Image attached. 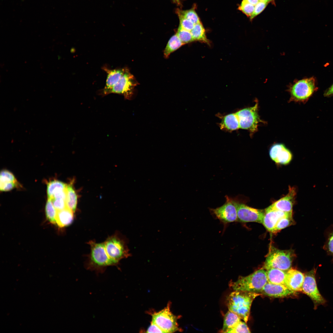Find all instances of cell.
Wrapping results in <instances>:
<instances>
[{
	"label": "cell",
	"mask_w": 333,
	"mask_h": 333,
	"mask_svg": "<svg viewBox=\"0 0 333 333\" xmlns=\"http://www.w3.org/2000/svg\"><path fill=\"white\" fill-rule=\"evenodd\" d=\"M259 293L234 290L228 297L227 304L229 310L237 315L247 323L252 302Z\"/></svg>",
	"instance_id": "cell-1"
},
{
	"label": "cell",
	"mask_w": 333,
	"mask_h": 333,
	"mask_svg": "<svg viewBox=\"0 0 333 333\" xmlns=\"http://www.w3.org/2000/svg\"><path fill=\"white\" fill-rule=\"evenodd\" d=\"M88 244L90 245V252L85 264L87 269L102 273L107 267L115 265L109 256L104 243H97L91 240Z\"/></svg>",
	"instance_id": "cell-2"
},
{
	"label": "cell",
	"mask_w": 333,
	"mask_h": 333,
	"mask_svg": "<svg viewBox=\"0 0 333 333\" xmlns=\"http://www.w3.org/2000/svg\"><path fill=\"white\" fill-rule=\"evenodd\" d=\"M267 282L266 270L263 268L248 276L239 277L236 281L231 283L230 286L234 290L259 294Z\"/></svg>",
	"instance_id": "cell-3"
},
{
	"label": "cell",
	"mask_w": 333,
	"mask_h": 333,
	"mask_svg": "<svg viewBox=\"0 0 333 333\" xmlns=\"http://www.w3.org/2000/svg\"><path fill=\"white\" fill-rule=\"evenodd\" d=\"M294 255L291 249L281 250L271 246L263 268L277 269L286 272L291 268Z\"/></svg>",
	"instance_id": "cell-4"
},
{
	"label": "cell",
	"mask_w": 333,
	"mask_h": 333,
	"mask_svg": "<svg viewBox=\"0 0 333 333\" xmlns=\"http://www.w3.org/2000/svg\"><path fill=\"white\" fill-rule=\"evenodd\" d=\"M104 243L109 256L115 266L121 259L131 256L126 239L119 233L109 237Z\"/></svg>",
	"instance_id": "cell-5"
},
{
	"label": "cell",
	"mask_w": 333,
	"mask_h": 333,
	"mask_svg": "<svg viewBox=\"0 0 333 333\" xmlns=\"http://www.w3.org/2000/svg\"><path fill=\"white\" fill-rule=\"evenodd\" d=\"M317 89L313 77L296 81L291 84L289 89L290 95V101H305Z\"/></svg>",
	"instance_id": "cell-6"
},
{
	"label": "cell",
	"mask_w": 333,
	"mask_h": 333,
	"mask_svg": "<svg viewBox=\"0 0 333 333\" xmlns=\"http://www.w3.org/2000/svg\"><path fill=\"white\" fill-rule=\"evenodd\" d=\"M170 306V303H168L163 309L151 314V322L158 326L164 333H173L181 331L177 322L179 318L172 313Z\"/></svg>",
	"instance_id": "cell-7"
},
{
	"label": "cell",
	"mask_w": 333,
	"mask_h": 333,
	"mask_svg": "<svg viewBox=\"0 0 333 333\" xmlns=\"http://www.w3.org/2000/svg\"><path fill=\"white\" fill-rule=\"evenodd\" d=\"M316 269L314 268L305 274L302 290L304 293L309 296L313 301L314 309H316L320 305L325 304L326 301L319 292L316 279Z\"/></svg>",
	"instance_id": "cell-8"
},
{
	"label": "cell",
	"mask_w": 333,
	"mask_h": 333,
	"mask_svg": "<svg viewBox=\"0 0 333 333\" xmlns=\"http://www.w3.org/2000/svg\"><path fill=\"white\" fill-rule=\"evenodd\" d=\"M258 104L256 102L254 106L236 113L239 120L240 128L247 130L252 133L257 131L259 123L263 122L258 114Z\"/></svg>",
	"instance_id": "cell-9"
},
{
	"label": "cell",
	"mask_w": 333,
	"mask_h": 333,
	"mask_svg": "<svg viewBox=\"0 0 333 333\" xmlns=\"http://www.w3.org/2000/svg\"><path fill=\"white\" fill-rule=\"evenodd\" d=\"M225 203L220 207L210 208L212 214L224 225L237 221L236 200L226 196Z\"/></svg>",
	"instance_id": "cell-10"
},
{
	"label": "cell",
	"mask_w": 333,
	"mask_h": 333,
	"mask_svg": "<svg viewBox=\"0 0 333 333\" xmlns=\"http://www.w3.org/2000/svg\"><path fill=\"white\" fill-rule=\"evenodd\" d=\"M137 84L133 76L126 68L125 72L118 81L110 90L108 94L115 93L123 95L126 99L133 97L134 90Z\"/></svg>",
	"instance_id": "cell-11"
},
{
	"label": "cell",
	"mask_w": 333,
	"mask_h": 333,
	"mask_svg": "<svg viewBox=\"0 0 333 333\" xmlns=\"http://www.w3.org/2000/svg\"><path fill=\"white\" fill-rule=\"evenodd\" d=\"M236 200L237 221L241 223L256 222L262 224L265 210L255 209Z\"/></svg>",
	"instance_id": "cell-12"
},
{
	"label": "cell",
	"mask_w": 333,
	"mask_h": 333,
	"mask_svg": "<svg viewBox=\"0 0 333 333\" xmlns=\"http://www.w3.org/2000/svg\"><path fill=\"white\" fill-rule=\"evenodd\" d=\"M296 193V188L289 186L288 194L268 208L271 209L285 212L292 213L293 207L295 202Z\"/></svg>",
	"instance_id": "cell-13"
},
{
	"label": "cell",
	"mask_w": 333,
	"mask_h": 333,
	"mask_svg": "<svg viewBox=\"0 0 333 333\" xmlns=\"http://www.w3.org/2000/svg\"><path fill=\"white\" fill-rule=\"evenodd\" d=\"M269 155L271 159L276 163L286 165L290 162L292 155L283 144L276 143L272 145L270 149Z\"/></svg>",
	"instance_id": "cell-14"
},
{
	"label": "cell",
	"mask_w": 333,
	"mask_h": 333,
	"mask_svg": "<svg viewBox=\"0 0 333 333\" xmlns=\"http://www.w3.org/2000/svg\"><path fill=\"white\" fill-rule=\"evenodd\" d=\"M304 274L297 269L290 268L286 271L284 286L295 292L302 291Z\"/></svg>",
	"instance_id": "cell-15"
},
{
	"label": "cell",
	"mask_w": 333,
	"mask_h": 333,
	"mask_svg": "<svg viewBox=\"0 0 333 333\" xmlns=\"http://www.w3.org/2000/svg\"><path fill=\"white\" fill-rule=\"evenodd\" d=\"M283 285L276 284L267 282L260 293L274 298H283L295 293Z\"/></svg>",
	"instance_id": "cell-16"
},
{
	"label": "cell",
	"mask_w": 333,
	"mask_h": 333,
	"mask_svg": "<svg viewBox=\"0 0 333 333\" xmlns=\"http://www.w3.org/2000/svg\"><path fill=\"white\" fill-rule=\"evenodd\" d=\"M126 68L110 69L104 67L103 69L107 73L105 85L104 88L100 91L102 96L108 95L110 90L118 81L124 74Z\"/></svg>",
	"instance_id": "cell-17"
},
{
	"label": "cell",
	"mask_w": 333,
	"mask_h": 333,
	"mask_svg": "<svg viewBox=\"0 0 333 333\" xmlns=\"http://www.w3.org/2000/svg\"><path fill=\"white\" fill-rule=\"evenodd\" d=\"M292 214V213L285 212L273 210L268 207L265 210V215L262 224L269 231L272 232L278 221L282 218Z\"/></svg>",
	"instance_id": "cell-18"
},
{
	"label": "cell",
	"mask_w": 333,
	"mask_h": 333,
	"mask_svg": "<svg viewBox=\"0 0 333 333\" xmlns=\"http://www.w3.org/2000/svg\"><path fill=\"white\" fill-rule=\"evenodd\" d=\"M74 212L68 208L57 211L56 223L60 227H64L71 224L74 219Z\"/></svg>",
	"instance_id": "cell-19"
},
{
	"label": "cell",
	"mask_w": 333,
	"mask_h": 333,
	"mask_svg": "<svg viewBox=\"0 0 333 333\" xmlns=\"http://www.w3.org/2000/svg\"><path fill=\"white\" fill-rule=\"evenodd\" d=\"M286 271L275 268L266 270L268 282L284 285Z\"/></svg>",
	"instance_id": "cell-20"
},
{
	"label": "cell",
	"mask_w": 333,
	"mask_h": 333,
	"mask_svg": "<svg viewBox=\"0 0 333 333\" xmlns=\"http://www.w3.org/2000/svg\"><path fill=\"white\" fill-rule=\"evenodd\" d=\"M241 321V319L236 314L228 310L224 315L223 327L221 330L223 333H228Z\"/></svg>",
	"instance_id": "cell-21"
},
{
	"label": "cell",
	"mask_w": 333,
	"mask_h": 333,
	"mask_svg": "<svg viewBox=\"0 0 333 333\" xmlns=\"http://www.w3.org/2000/svg\"><path fill=\"white\" fill-rule=\"evenodd\" d=\"M220 126L222 129L229 130H234L240 128L239 120L236 113L225 116L220 123Z\"/></svg>",
	"instance_id": "cell-22"
},
{
	"label": "cell",
	"mask_w": 333,
	"mask_h": 333,
	"mask_svg": "<svg viewBox=\"0 0 333 333\" xmlns=\"http://www.w3.org/2000/svg\"><path fill=\"white\" fill-rule=\"evenodd\" d=\"M73 182L67 185L66 189V203L67 207L74 212L76 209L78 197L76 191L73 186Z\"/></svg>",
	"instance_id": "cell-23"
},
{
	"label": "cell",
	"mask_w": 333,
	"mask_h": 333,
	"mask_svg": "<svg viewBox=\"0 0 333 333\" xmlns=\"http://www.w3.org/2000/svg\"><path fill=\"white\" fill-rule=\"evenodd\" d=\"M191 32L194 41H198L209 44L206 35L205 30L200 22L195 24Z\"/></svg>",
	"instance_id": "cell-24"
},
{
	"label": "cell",
	"mask_w": 333,
	"mask_h": 333,
	"mask_svg": "<svg viewBox=\"0 0 333 333\" xmlns=\"http://www.w3.org/2000/svg\"><path fill=\"white\" fill-rule=\"evenodd\" d=\"M67 186V184L58 180H53L50 181L47 185L48 198L51 199L54 195L56 192L66 190Z\"/></svg>",
	"instance_id": "cell-25"
},
{
	"label": "cell",
	"mask_w": 333,
	"mask_h": 333,
	"mask_svg": "<svg viewBox=\"0 0 333 333\" xmlns=\"http://www.w3.org/2000/svg\"><path fill=\"white\" fill-rule=\"evenodd\" d=\"M183 44L176 34L174 35L169 39L165 49L164 52L165 57H168L171 53Z\"/></svg>",
	"instance_id": "cell-26"
},
{
	"label": "cell",
	"mask_w": 333,
	"mask_h": 333,
	"mask_svg": "<svg viewBox=\"0 0 333 333\" xmlns=\"http://www.w3.org/2000/svg\"><path fill=\"white\" fill-rule=\"evenodd\" d=\"M294 223L292 214L282 218L278 221L271 232L276 233L282 229L293 224Z\"/></svg>",
	"instance_id": "cell-27"
},
{
	"label": "cell",
	"mask_w": 333,
	"mask_h": 333,
	"mask_svg": "<svg viewBox=\"0 0 333 333\" xmlns=\"http://www.w3.org/2000/svg\"><path fill=\"white\" fill-rule=\"evenodd\" d=\"M45 212L47 219L53 224L56 223L57 211L54 207L51 200L48 198L45 206Z\"/></svg>",
	"instance_id": "cell-28"
},
{
	"label": "cell",
	"mask_w": 333,
	"mask_h": 333,
	"mask_svg": "<svg viewBox=\"0 0 333 333\" xmlns=\"http://www.w3.org/2000/svg\"><path fill=\"white\" fill-rule=\"evenodd\" d=\"M327 232L323 248L328 255L332 257L333 260V225L330 227Z\"/></svg>",
	"instance_id": "cell-29"
},
{
	"label": "cell",
	"mask_w": 333,
	"mask_h": 333,
	"mask_svg": "<svg viewBox=\"0 0 333 333\" xmlns=\"http://www.w3.org/2000/svg\"><path fill=\"white\" fill-rule=\"evenodd\" d=\"M176 12L191 21L194 24L200 22L199 18L194 10L191 9L185 10L177 9Z\"/></svg>",
	"instance_id": "cell-30"
},
{
	"label": "cell",
	"mask_w": 333,
	"mask_h": 333,
	"mask_svg": "<svg viewBox=\"0 0 333 333\" xmlns=\"http://www.w3.org/2000/svg\"><path fill=\"white\" fill-rule=\"evenodd\" d=\"M176 34L184 44L194 41L191 31L183 29L180 26Z\"/></svg>",
	"instance_id": "cell-31"
},
{
	"label": "cell",
	"mask_w": 333,
	"mask_h": 333,
	"mask_svg": "<svg viewBox=\"0 0 333 333\" xmlns=\"http://www.w3.org/2000/svg\"><path fill=\"white\" fill-rule=\"evenodd\" d=\"M238 8L247 17L250 18L254 12L255 6L243 0Z\"/></svg>",
	"instance_id": "cell-32"
},
{
	"label": "cell",
	"mask_w": 333,
	"mask_h": 333,
	"mask_svg": "<svg viewBox=\"0 0 333 333\" xmlns=\"http://www.w3.org/2000/svg\"><path fill=\"white\" fill-rule=\"evenodd\" d=\"M10 182L17 183V181L12 173L6 170L1 171L0 174V183Z\"/></svg>",
	"instance_id": "cell-33"
},
{
	"label": "cell",
	"mask_w": 333,
	"mask_h": 333,
	"mask_svg": "<svg viewBox=\"0 0 333 333\" xmlns=\"http://www.w3.org/2000/svg\"><path fill=\"white\" fill-rule=\"evenodd\" d=\"M251 331L246 323L241 321L233 328L231 329L228 333H250Z\"/></svg>",
	"instance_id": "cell-34"
},
{
	"label": "cell",
	"mask_w": 333,
	"mask_h": 333,
	"mask_svg": "<svg viewBox=\"0 0 333 333\" xmlns=\"http://www.w3.org/2000/svg\"><path fill=\"white\" fill-rule=\"evenodd\" d=\"M177 14L180 21L179 26L183 29L191 31L193 28L195 24L191 21L182 15L179 14Z\"/></svg>",
	"instance_id": "cell-35"
},
{
	"label": "cell",
	"mask_w": 333,
	"mask_h": 333,
	"mask_svg": "<svg viewBox=\"0 0 333 333\" xmlns=\"http://www.w3.org/2000/svg\"><path fill=\"white\" fill-rule=\"evenodd\" d=\"M268 3L260 1L255 6L254 12L250 18L252 20L261 13L266 8Z\"/></svg>",
	"instance_id": "cell-36"
},
{
	"label": "cell",
	"mask_w": 333,
	"mask_h": 333,
	"mask_svg": "<svg viewBox=\"0 0 333 333\" xmlns=\"http://www.w3.org/2000/svg\"><path fill=\"white\" fill-rule=\"evenodd\" d=\"M51 199L57 211L62 210L67 207L65 199L60 198H53Z\"/></svg>",
	"instance_id": "cell-37"
},
{
	"label": "cell",
	"mask_w": 333,
	"mask_h": 333,
	"mask_svg": "<svg viewBox=\"0 0 333 333\" xmlns=\"http://www.w3.org/2000/svg\"><path fill=\"white\" fill-rule=\"evenodd\" d=\"M17 185L18 183L15 182L0 183V189L2 191H8L12 190Z\"/></svg>",
	"instance_id": "cell-38"
},
{
	"label": "cell",
	"mask_w": 333,
	"mask_h": 333,
	"mask_svg": "<svg viewBox=\"0 0 333 333\" xmlns=\"http://www.w3.org/2000/svg\"><path fill=\"white\" fill-rule=\"evenodd\" d=\"M147 333H164L163 331L156 324L151 322L150 325L146 330Z\"/></svg>",
	"instance_id": "cell-39"
},
{
	"label": "cell",
	"mask_w": 333,
	"mask_h": 333,
	"mask_svg": "<svg viewBox=\"0 0 333 333\" xmlns=\"http://www.w3.org/2000/svg\"><path fill=\"white\" fill-rule=\"evenodd\" d=\"M332 95H333V84L324 93V96L325 97Z\"/></svg>",
	"instance_id": "cell-40"
},
{
	"label": "cell",
	"mask_w": 333,
	"mask_h": 333,
	"mask_svg": "<svg viewBox=\"0 0 333 333\" xmlns=\"http://www.w3.org/2000/svg\"><path fill=\"white\" fill-rule=\"evenodd\" d=\"M248 2L255 6L259 1V0H245Z\"/></svg>",
	"instance_id": "cell-41"
},
{
	"label": "cell",
	"mask_w": 333,
	"mask_h": 333,
	"mask_svg": "<svg viewBox=\"0 0 333 333\" xmlns=\"http://www.w3.org/2000/svg\"><path fill=\"white\" fill-rule=\"evenodd\" d=\"M260 1L266 2L267 3H271L273 4H275V0H259Z\"/></svg>",
	"instance_id": "cell-42"
},
{
	"label": "cell",
	"mask_w": 333,
	"mask_h": 333,
	"mask_svg": "<svg viewBox=\"0 0 333 333\" xmlns=\"http://www.w3.org/2000/svg\"><path fill=\"white\" fill-rule=\"evenodd\" d=\"M175 0V2L176 3H177L178 4H180V2H179V0Z\"/></svg>",
	"instance_id": "cell-43"
},
{
	"label": "cell",
	"mask_w": 333,
	"mask_h": 333,
	"mask_svg": "<svg viewBox=\"0 0 333 333\" xmlns=\"http://www.w3.org/2000/svg\"><path fill=\"white\" fill-rule=\"evenodd\" d=\"M173 0V2H175V0Z\"/></svg>",
	"instance_id": "cell-44"
},
{
	"label": "cell",
	"mask_w": 333,
	"mask_h": 333,
	"mask_svg": "<svg viewBox=\"0 0 333 333\" xmlns=\"http://www.w3.org/2000/svg\"></svg>",
	"instance_id": "cell-45"
}]
</instances>
